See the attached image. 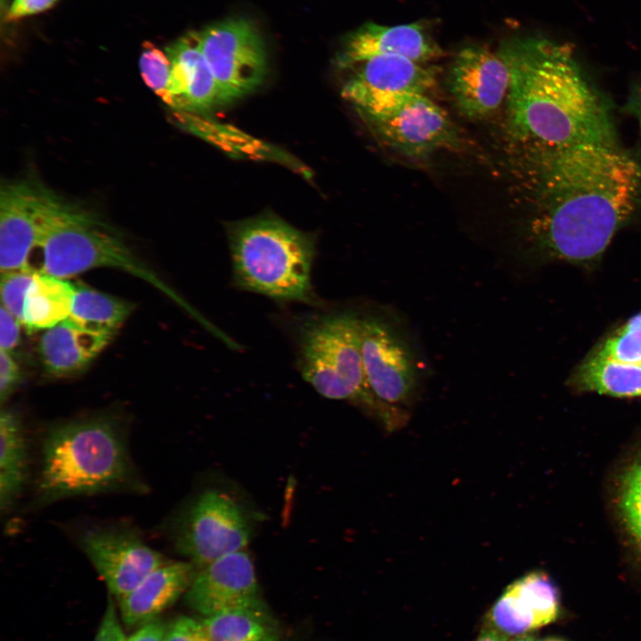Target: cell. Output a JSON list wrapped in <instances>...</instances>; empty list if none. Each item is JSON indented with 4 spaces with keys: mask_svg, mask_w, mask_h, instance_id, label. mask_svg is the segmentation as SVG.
<instances>
[{
    "mask_svg": "<svg viewBox=\"0 0 641 641\" xmlns=\"http://www.w3.org/2000/svg\"><path fill=\"white\" fill-rule=\"evenodd\" d=\"M515 157L531 259L596 261L641 200V164L619 146L522 148Z\"/></svg>",
    "mask_w": 641,
    "mask_h": 641,
    "instance_id": "obj_1",
    "label": "cell"
},
{
    "mask_svg": "<svg viewBox=\"0 0 641 641\" xmlns=\"http://www.w3.org/2000/svg\"><path fill=\"white\" fill-rule=\"evenodd\" d=\"M497 53L509 71L507 131L514 150L618 147L607 106L568 48L547 41L511 40Z\"/></svg>",
    "mask_w": 641,
    "mask_h": 641,
    "instance_id": "obj_2",
    "label": "cell"
},
{
    "mask_svg": "<svg viewBox=\"0 0 641 641\" xmlns=\"http://www.w3.org/2000/svg\"><path fill=\"white\" fill-rule=\"evenodd\" d=\"M119 422L107 415L59 423L45 434L37 495L40 503L109 491H143Z\"/></svg>",
    "mask_w": 641,
    "mask_h": 641,
    "instance_id": "obj_3",
    "label": "cell"
},
{
    "mask_svg": "<svg viewBox=\"0 0 641 641\" xmlns=\"http://www.w3.org/2000/svg\"><path fill=\"white\" fill-rule=\"evenodd\" d=\"M228 234L235 288L277 302L323 305L312 281V235L272 215L235 223Z\"/></svg>",
    "mask_w": 641,
    "mask_h": 641,
    "instance_id": "obj_4",
    "label": "cell"
},
{
    "mask_svg": "<svg viewBox=\"0 0 641 641\" xmlns=\"http://www.w3.org/2000/svg\"><path fill=\"white\" fill-rule=\"evenodd\" d=\"M288 327L302 377L322 396L361 408L390 432V420L366 378L360 313L321 305L294 317Z\"/></svg>",
    "mask_w": 641,
    "mask_h": 641,
    "instance_id": "obj_5",
    "label": "cell"
},
{
    "mask_svg": "<svg viewBox=\"0 0 641 641\" xmlns=\"http://www.w3.org/2000/svg\"><path fill=\"white\" fill-rule=\"evenodd\" d=\"M37 247L42 252L37 272L68 279L96 268H113L134 275L160 290L200 323L207 320L164 282L120 238L91 214L51 193Z\"/></svg>",
    "mask_w": 641,
    "mask_h": 641,
    "instance_id": "obj_6",
    "label": "cell"
},
{
    "mask_svg": "<svg viewBox=\"0 0 641 641\" xmlns=\"http://www.w3.org/2000/svg\"><path fill=\"white\" fill-rule=\"evenodd\" d=\"M341 94L385 147L406 158L424 160L440 150L462 146L454 122L427 95L346 90Z\"/></svg>",
    "mask_w": 641,
    "mask_h": 641,
    "instance_id": "obj_7",
    "label": "cell"
},
{
    "mask_svg": "<svg viewBox=\"0 0 641 641\" xmlns=\"http://www.w3.org/2000/svg\"><path fill=\"white\" fill-rule=\"evenodd\" d=\"M360 330L369 387L395 431L409 419L407 408L418 386L414 355L399 331L380 315L360 314Z\"/></svg>",
    "mask_w": 641,
    "mask_h": 641,
    "instance_id": "obj_8",
    "label": "cell"
},
{
    "mask_svg": "<svg viewBox=\"0 0 641 641\" xmlns=\"http://www.w3.org/2000/svg\"><path fill=\"white\" fill-rule=\"evenodd\" d=\"M199 39L220 103L240 98L261 85L266 73V51L252 22L241 18L215 22L199 32Z\"/></svg>",
    "mask_w": 641,
    "mask_h": 641,
    "instance_id": "obj_9",
    "label": "cell"
},
{
    "mask_svg": "<svg viewBox=\"0 0 641 641\" xmlns=\"http://www.w3.org/2000/svg\"><path fill=\"white\" fill-rule=\"evenodd\" d=\"M250 537V525L241 507L218 491L202 493L180 520L174 531L177 551L197 568L241 551Z\"/></svg>",
    "mask_w": 641,
    "mask_h": 641,
    "instance_id": "obj_10",
    "label": "cell"
},
{
    "mask_svg": "<svg viewBox=\"0 0 641 641\" xmlns=\"http://www.w3.org/2000/svg\"><path fill=\"white\" fill-rule=\"evenodd\" d=\"M572 377V385L581 391L641 396V312L597 345Z\"/></svg>",
    "mask_w": 641,
    "mask_h": 641,
    "instance_id": "obj_11",
    "label": "cell"
},
{
    "mask_svg": "<svg viewBox=\"0 0 641 641\" xmlns=\"http://www.w3.org/2000/svg\"><path fill=\"white\" fill-rule=\"evenodd\" d=\"M79 545L118 601L166 562L159 552L127 528L86 529L79 538Z\"/></svg>",
    "mask_w": 641,
    "mask_h": 641,
    "instance_id": "obj_12",
    "label": "cell"
},
{
    "mask_svg": "<svg viewBox=\"0 0 641 641\" xmlns=\"http://www.w3.org/2000/svg\"><path fill=\"white\" fill-rule=\"evenodd\" d=\"M50 193L30 181H13L1 186V272L30 268L29 255L38 245Z\"/></svg>",
    "mask_w": 641,
    "mask_h": 641,
    "instance_id": "obj_13",
    "label": "cell"
},
{
    "mask_svg": "<svg viewBox=\"0 0 641 641\" xmlns=\"http://www.w3.org/2000/svg\"><path fill=\"white\" fill-rule=\"evenodd\" d=\"M448 88L457 110L470 119L486 118L504 102L509 71L498 53L481 45L462 48L454 57Z\"/></svg>",
    "mask_w": 641,
    "mask_h": 641,
    "instance_id": "obj_14",
    "label": "cell"
},
{
    "mask_svg": "<svg viewBox=\"0 0 641 641\" xmlns=\"http://www.w3.org/2000/svg\"><path fill=\"white\" fill-rule=\"evenodd\" d=\"M185 593L187 604L203 617L264 607L253 562L243 550L200 568Z\"/></svg>",
    "mask_w": 641,
    "mask_h": 641,
    "instance_id": "obj_15",
    "label": "cell"
},
{
    "mask_svg": "<svg viewBox=\"0 0 641 641\" xmlns=\"http://www.w3.org/2000/svg\"><path fill=\"white\" fill-rule=\"evenodd\" d=\"M560 614L559 592L543 572H531L510 584L487 615L489 626L507 636L525 635Z\"/></svg>",
    "mask_w": 641,
    "mask_h": 641,
    "instance_id": "obj_16",
    "label": "cell"
},
{
    "mask_svg": "<svg viewBox=\"0 0 641 641\" xmlns=\"http://www.w3.org/2000/svg\"><path fill=\"white\" fill-rule=\"evenodd\" d=\"M443 53L419 23L383 26L369 22L347 37L339 64L349 67L379 55H399L426 63Z\"/></svg>",
    "mask_w": 641,
    "mask_h": 641,
    "instance_id": "obj_17",
    "label": "cell"
},
{
    "mask_svg": "<svg viewBox=\"0 0 641 641\" xmlns=\"http://www.w3.org/2000/svg\"><path fill=\"white\" fill-rule=\"evenodd\" d=\"M191 562H168L147 575L118 601L123 622L141 627L158 618L186 592L197 572Z\"/></svg>",
    "mask_w": 641,
    "mask_h": 641,
    "instance_id": "obj_18",
    "label": "cell"
},
{
    "mask_svg": "<svg viewBox=\"0 0 641 641\" xmlns=\"http://www.w3.org/2000/svg\"><path fill=\"white\" fill-rule=\"evenodd\" d=\"M172 63L169 92L174 107L206 110L220 103L215 77L201 51L199 32H190L166 48Z\"/></svg>",
    "mask_w": 641,
    "mask_h": 641,
    "instance_id": "obj_19",
    "label": "cell"
},
{
    "mask_svg": "<svg viewBox=\"0 0 641 641\" xmlns=\"http://www.w3.org/2000/svg\"><path fill=\"white\" fill-rule=\"evenodd\" d=\"M112 337L84 329L68 318L44 330L38 345L40 359L49 375L69 377L85 369Z\"/></svg>",
    "mask_w": 641,
    "mask_h": 641,
    "instance_id": "obj_20",
    "label": "cell"
},
{
    "mask_svg": "<svg viewBox=\"0 0 641 641\" xmlns=\"http://www.w3.org/2000/svg\"><path fill=\"white\" fill-rule=\"evenodd\" d=\"M438 69L403 56L379 55L359 63L342 90L425 94L434 88Z\"/></svg>",
    "mask_w": 641,
    "mask_h": 641,
    "instance_id": "obj_21",
    "label": "cell"
},
{
    "mask_svg": "<svg viewBox=\"0 0 641 641\" xmlns=\"http://www.w3.org/2000/svg\"><path fill=\"white\" fill-rule=\"evenodd\" d=\"M75 283L36 272L28 289L22 325L29 332L45 330L70 315Z\"/></svg>",
    "mask_w": 641,
    "mask_h": 641,
    "instance_id": "obj_22",
    "label": "cell"
},
{
    "mask_svg": "<svg viewBox=\"0 0 641 641\" xmlns=\"http://www.w3.org/2000/svg\"><path fill=\"white\" fill-rule=\"evenodd\" d=\"M28 449L21 421L16 412L2 409L0 414V506L8 510L23 489Z\"/></svg>",
    "mask_w": 641,
    "mask_h": 641,
    "instance_id": "obj_23",
    "label": "cell"
},
{
    "mask_svg": "<svg viewBox=\"0 0 641 641\" xmlns=\"http://www.w3.org/2000/svg\"><path fill=\"white\" fill-rule=\"evenodd\" d=\"M134 308L129 301L77 282L69 318L84 329L114 335Z\"/></svg>",
    "mask_w": 641,
    "mask_h": 641,
    "instance_id": "obj_24",
    "label": "cell"
},
{
    "mask_svg": "<svg viewBox=\"0 0 641 641\" xmlns=\"http://www.w3.org/2000/svg\"><path fill=\"white\" fill-rule=\"evenodd\" d=\"M201 621L209 641H281L265 606L224 612Z\"/></svg>",
    "mask_w": 641,
    "mask_h": 641,
    "instance_id": "obj_25",
    "label": "cell"
},
{
    "mask_svg": "<svg viewBox=\"0 0 641 641\" xmlns=\"http://www.w3.org/2000/svg\"><path fill=\"white\" fill-rule=\"evenodd\" d=\"M618 507L622 523L641 557V457L629 465L621 475Z\"/></svg>",
    "mask_w": 641,
    "mask_h": 641,
    "instance_id": "obj_26",
    "label": "cell"
},
{
    "mask_svg": "<svg viewBox=\"0 0 641 641\" xmlns=\"http://www.w3.org/2000/svg\"><path fill=\"white\" fill-rule=\"evenodd\" d=\"M140 73L145 85L167 105L174 107L169 92L172 63L162 50L150 42L142 44L139 60Z\"/></svg>",
    "mask_w": 641,
    "mask_h": 641,
    "instance_id": "obj_27",
    "label": "cell"
},
{
    "mask_svg": "<svg viewBox=\"0 0 641 641\" xmlns=\"http://www.w3.org/2000/svg\"><path fill=\"white\" fill-rule=\"evenodd\" d=\"M35 273L31 268L1 272V305L21 323L25 297Z\"/></svg>",
    "mask_w": 641,
    "mask_h": 641,
    "instance_id": "obj_28",
    "label": "cell"
},
{
    "mask_svg": "<svg viewBox=\"0 0 641 641\" xmlns=\"http://www.w3.org/2000/svg\"><path fill=\"white\" fill-rule=\"evenodd\" d=\"M164 641H209L202 621L181 616L166 627Z\"/></svg>",
    "mask_w": 641,
    "mask_h": 641,
    "instance_id": "obj_29",
    "label": "cell"
},
{
    "mask_svg": "<svg viewBox=\"0 0 641 641\" xmlns=\"http://www.w3.org/2000/svg\"><path fill=\"white\" fill-rule=\"evenodd\" d=\"M21 381V370L12 353L0 350V401L4 402Z\"/></svg>",
    "mask_w": 641,
    "mask_h": 641,
    "instance_id": "obj_30",
    "label": "cell"
},
{
    "mask_svg": "<svg viewBox=\"0 0 641 641\" xmlns=\"http://www.w3.org/2000/svg\"><path fill=\"white\" fill-rule=\"evenodd\" d=\"M22 323L3 305L0 308V350L12 353L20 339Z\"/></svg>",
    "mask_w": 641,
    "mask_h": 641,
    "instance_id": "obj_31",
    "label": "cell"
},
{
    "mask_svg": "<svg viewBox=\"0 0 641 641\" xmlns=\"http://www.w3.org/2000/svg\"><path fill=\"white\" fill-rule=\"evenodd\" d=\"M94 641H126L118 615L111 601H109Z\"/></svg>",
    "mask_w": 641,
    "mask_h": 641,
    "instance_id": "obj_32",
    "label": "cell"
},
{
    "mask_svg": "<svg viewBox=\"0 0 641 641\" xmlns=\"http://www.w3.org/2000/svg\"><path fill=\"white\" fill-rule=\"evenodd\" d=\"M59 0H13L6 12V21H15L52 8Z\"/></svg>",
    "mask_w": 641,
    "mask_h": 641,
    "instance_id": "obj_33",
    "label": "cell"
},
{
    "mask_svg": "<svg viewBox=\"0 0 641 641\" xmlns=\"http://www.w3.org/2000/svg\"><path fill=\"white\" fill-rule=\"evenodd\" d=\"M167 624L158 618L139 627L126 641H164Z\"/></svg>",
    "mask_w": 641,
    "mask_h": 641,
    "instance_id": "obj_34",
    "label": "cell"
},
{
    "mask_svg": "<svg viewBox=\"0 0 641 641\" xmlns=\"http://www.w3.org/2000/svg\"><path fill=\"white\" fill-rule=\"evenodd\" d=\"M509 637L496 629L495 628L486 625L480 632L475 641H508Z\"/></svg>",
    "mask_w": 641,
    "mask_h": 641,
    "instance_id": "obj_35",
    "label": "cell"
},
{
    "mask_svg": "<svg viewBox=\"0 0 641 641\" xmlns=\"http://www.w3.org/2000/svg\"><path fill=\"white\" fill-rule=\"evenodd\" d=\"M509 641V640H508ZM511 641H537L533 637L525 635L516 636Z\"/></svg>",
    "mask_w": 641,
    "mask_h": 641,
    "instance_id": "obj_36",
    "label": "cell"
},
{
    "mask_svg": "<svg viewBox=\"0 0 641 641\" xmlns=\"http://www.w3.org/2000/svg\"><path fill=\"white\" fill-rule=\"evenodd\" d=\"M637 117H638V122H639V126H640V130H641V103L638 107Z\"/></svg>",
    "mask_w": 641,
    "mask_h": 641,
    "instance_id": "obj_37",
    "label": "cell"
},
{
    "mask_svg": "<svg viewBox=\"0 0 641 641\" xmlns=\"http://www.w3.org/2000/svg\"><path fill=\"white\" fill-rule=\"evenodd\" d=\"M540 641H564V640L557 638V637H549V638H546V639H543Z\"/></svg>",
    "mask_w": 641,
    "mask_h": 641,
    "instance_id": "obj_38",
    "label": "cell"
}]
</instances>
